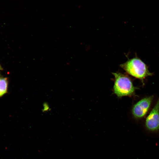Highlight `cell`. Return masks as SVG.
<instances>
[{
  "label": "cell",
  "instance_id": "obj_4",
  "mask_svg": "<svg viewBox=\"0 0 159 159\" xmlns=\"http://www.w3.org/2000/svg\"><path fill=\"white\" fill-rule=\"evenodd\" d=\"M153 96L145 97L135 104L132 109V113L136 118L144 117L146 114L153 100Z\"/></svg>",
  "mask_w": 159,
  "mask_h": 159
},
{
  "label": "cell",
  "instance_id": "obj_5",
  "mask_svg": "<svg viewBox=\"0 0 159 159\" xmlns=\"http://www.w3.org/2000/svg\"><path fill=\"white\" fill-rule=\"evenodd\" d=\"M8 81L6 78L0 77V97L7 92Z\"/></svg>",
  "mask_w": 159,
  "mask_h": 159
},
{
  "label": "cell",
  "instance_id": "obj_6",
  "mask_svg": "<svg viewBox=\"0 0 159 159\" xmlns=\"http://www.w3.org/2000/svg\"><path fill=\"white\" fill-rule=\"evenodd\" d=\"M44 108L43 109V111H47L49 109V107L47 103H45L44 104Z\"/></svg>",
  "mask_w": 159,
  "mask_h": 159
},
{
  "label": "cell",
  "instance_id": "obj_3",
  "mask_svg": "<svg viewBox=\"0 0 159 159\" xmlns=\"http://www.w3.org/2000/svg\"><path fill=\"white\" fill-rule=\"evenodd\" d=\"M145 126L147 130L150 132H155L159 131V98L146 117Z\"/></svg>",
  "mask_w": 159,
  "mask_h": 159
},
{
  "label": "cell",
  "instance_id": "obj_7",
  "mask_svg": "<svg viewBox=\"0 0 159 159\" xmlns=\"http://www.w3.org/2000/svg\"><path fill=\"white\" fill-rule=\"evenodd\" d=\"M1 69V67L0 65V69Z\"/></svg>",
  "mask_w": 159,
  "mask_h": 159
},
{
  "label": "cell",
  "instance_id": "obj_1",
  "mask_svg": "<svg viewBox=\"0 0 159 159\" xmlns=\"http://www.w3.org/2000/svg\"><path fill=\"white\" fill-rule=\"evenodd\" d=\"M120 66L128 74L142 82L146 77L153 75L149 71L147 65L136 57L129 59Z\"/></svg>",
  "mask_w": 159,
  "mask_h": 159
},
{
  "label": "cell",
  "instance_id": "obj_2",
  "mask_svg": "<svg viewBox=\"0 0 159 159\" xmlns=\"http://www.w3.org/2000/svg\"><path fill=\"white\" fill-rule=\"evenodd\" d=\"M115 77L114 92L119 97L131 96L134 93L135 87L130 78L120 73H112Z\"/></svg>",
  "mask_w": 159,
  "mask_h": 159
}]
</instances>
